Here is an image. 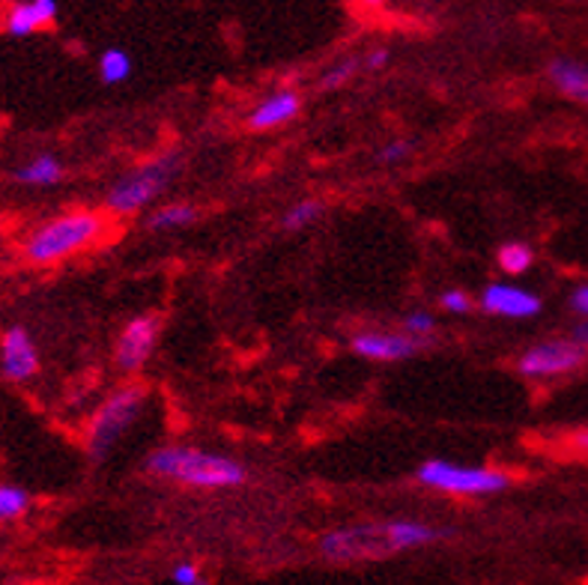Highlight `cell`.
Masks as SVG:
<instances>
[{
	"mask_svg": "<svg viewBox=\"0 0 588 585\" xmlns=\"http://www.w3.org/2000/svg\"><path fill=\"white\" fill-rule=\"evenodd\" d=\"M147 472L200 490H230L248 481V469L239 460L191 445H165L153 451L147 457Z\"/></svg>",
	"mask_w": 588,
	"mask_h": 585,
	"instance_id": "cell-1",
	"label": "cell"
},
{
	"mask_svg": "<svg viewBox=\"0 0 588 585\" xmlns=\"http://www.w3.org/2000/svg\"><path fill=\"white\" fill-rule=\"evenodd\" d=\"M102 234H105V219L99 212H63L30 231V236L24 239V258L36 266H48L96 246Z\"/></svg>",
	"mask_w": 588,
	"mask_h": 585,
	"instance_id": "cell-2",
	"label": "cell"
},
{
	"mask_svg": "<svg viewBox=\"0 0 588 585\" xmlns=\"http://www.w3.org/2000/svg\"><path fill=\"white\" fill-rule=\"evenodd\" d=\"M183 171V155L179 152H162L141 167H135L129 174L111 183L105 191V207L114 215H132V212L147 210L155 198H162L171 183Z\"/></svg>",
	"mask_w": 588,
	"mask_h": 585,
	"instance_id": "cell-3",
	"label": "cell"
},
{
	"mask_svg": "<svg viewBox=\"0 0 588 585\" xmlns=\"http://www.w3.org/2000/svg\"><path fill=\"white\" fill-rule=\"evenodd\" d=\"M143 403H147V388L138 386V383H129V386L117 388L114 395H108L105 403L96 410L90 431H87V451L93 460L108 457V451L120 443V436L138 422Z\"/></svg>",
	"mask_w": 588,
	"mask_h": 585,
	"instance_id": "cell-4",
	"label": "cell"
},
{
	"mask_svg": "<svg viewBox=\"0 0 588 585\" xmlns=\"http://www.w3.org/2000/svg\"><path fill=\"white\" fill-rule=\"evenodd\" d=\"M415 478L422 487L430 490L451 493V496H493L511 487L502 469H487V466H458L451 460H424L422 466L415 469Z\"/></svg>",
	"mask_w": 588,
	"mask_h": 585,
	"instance_id": "cell-5",
	"label": "cell"
},
{
	"mask_svg": "<svg viewBox=\"0 0 588 585\" xmlns=\"http://www.w3.org/2000/svg\"><path fill=\"white\" fill-rule=\"evenodd\" d=\"M320 552L329 562H365V559H389L395 547L389 540L386 523L335 528L320 538Z\"/></svg>",
	"mask_w": 588,
	"mask_h": 585,
	"instance_id": "cell-6",
	"label": "cell"
},
{
	"mask_svg": "<svg viewBox=\"0 0 588 585\" xmlns=\"http://www.w3.org/2000/svg\"><path fill=\"white\" fill-rule=\"evenodd\" d=\"M588 359L586 347L571 338H550L523 350L517 359V374L526 379H553L583 368Z\"/></svg>",
	"mask_w": 588,
	"mask_h": 585,
	"instance_id": "cell-7",
	"label": "cell"
},
{
	"mask_svg": "<svg viewBox=\"0 0 588 585\" xmlns=\"http://www.w3.org/2000/svg\"><path fill=\"white\" fill-rule=\"evenodd\" d=\"M159 335H162V316L153 314V311H150V314L132 316L129 323L120 328L117 350H114L120 371H123V374L141 371L143 364L150 362V356H153Z\"/></svg>",
	"mask_w": 588,
	"mask_h": 585,
	"instance_id": "cell-8",
	"label": "cell"
},
{
	"mask_svg": "<svg viewBox=\"0 0 588 585\" xmlns=\"http://www.w3.org/2000/svg\"><path fill=\"white\" fill-rule=\"evenodd\" d=\"M478 308L484 314L505 316V320H529V316L541 314L543 302L538 292L526 290V287L496 282L484 287V292L478 296Z\"/></svg>",
	"mask_w": 588,
	"mask_h": 585,
	"instance_id": "cell-9",
	"label": "cell"
},
{
	"mask_svg": "<svg viewBox=\"0 0 588 585\" xmlns=\"http://www.w3.org/2000/svg\"><path fill=\"white\" fill-rule=\"evenodd\" d=\"M0 374L10 383H27L39 374V350L30 332L24 326H12L0 338Z\"/></svg>",
	"mask_w": 588,
	"mask_h": 585,
	"instance_id": "cell-10",
	"label": "cell"
},
{
	"mask_svg": "<svg viewBox=\"0 0 588 585\" xmlns=\"http://www.w3.org/2000/svg\"><path fill=\"white\" fill-rule=\"evenodd\" d=\"M350 350L359 359L367 362H403L418 352V340L406 335V332H379V328H367L359 332L350 340Z\"/></svg>",
	"mask_w": 588,
	"mask_h": 585,
	"instance_id": "cell-11",
	"label": "cell"
},
{
	"mask_svg": "<svg viewBox=\"0 0 588 585\" xmlns=\"http://www.w3.org/2000/svg\"><path fill=\"white\" fill-rule=\"evenodd\" d=\"M299 111H302V96L290 90V87H284V90L263 96L258 105L248 111L246 126L251 132L282 129L290 120L299 117Z\"/></svg>",
	"mask_w": 588,
	"mask_h": 585,
	"instance_id": "cell-12",
	"label": "cell"
},
{
	"mask_svg": "<svg viewBox=\"0 0 588 585\" xmlns=\"http://www.w3.org/2000/svg\"><path fill=\"white\" fill-rule=\"evenodd\" d=\"M58 18V0H22L7 15V34L30 36Z\"/></svg>",
	"mask_w": 588,
	"mask_h": 585,
	"instance_id": "cell-13",
	"label": "cell"
},
{
	"mask_svg": "<svg viewBox=\"0 0 588 585\" xmlns=\"http://www.w3.org/2000/svg\"><path fill=\"white\" fill-rule=\"evenodd\" d=\"M547 78H550V84H553L559 94L588 108V66L586 63H579V60H571V58H555L553 63L547 66Z\"/></svg>",
	"mask_w": 588,
	"mask_h": 585,
	"instance_id": "cell-14",
	"label": "cell"
},
{
	"mask_svg": "<svg viewBox=\"0 0 588 585\" xmlns=\"http://www.w3.org/2000/svg\"><path fill=\"white\" fill-rule=\"evenodd\" d=\"M386 528H389V540L395 552L422 550V547H430L434 540L442 538L439 528L427 526L422 520H386Z\"/></svg>",
	"mask_w": 588,
	"mask_h": 585,
	"instance_id": "cell-15",
	"label": "cell"
},
{
	"mask_svg": "<svg viewBox=\"0 0 588 585\" xmlns=\"http://www.w3.org/2000/svg\"><path fill=\"white\" fill-rule=\"evenodd\" d=\"M63 162L54 159V155H36L27 164H22L18 171H15V183H22V186H34V188H48V186H58L60 179H63Z\"/></svg>",
	"mask_w": 588,
	"mask_h": 585,
	"instance_id": "cell-16",
	"label": "cell"
},
{
	"mask_svg": "<svg viewBox=\"0 0 588 585\" xmlns=\"http://www.w3.org/2000/svg\"><path fill=\"white\" fill-rule=\"evenodd\" d=\"M198 222V207L195 203H165L147 219V227L155 231V234H165V231H179V227H189V224Z\"/></svg>",
	"mask_w": 588,
	"mask_h": 585,
	"instance_id": "cell-17",
	"label": "cell"
},
{
	"mask_svg": "<svg viewBox=\"0 0 588 585\" xmlns=\"http://www.w3.org/2000/svg\"><path fill=\"white\" fill-rule=\"evenodd\" d=\"M132 70H135V60L126 48H105L99 54V78L102 84H123L132 78Z\"/></svg>",
	"mask_w": 588,
	"mask_h": 585,
	"instance_id": "cell-18",
	"label": "cell"
},
{
	"mask_svg": "<svg viewBox=\"0 0 588 585\" xmlns=\"http://www.w3.org/2000/svg\"><path fill=\"white\" fill-rule=\"evenodd\" d=\"M323 212H326V207H323V200H299V203H293L290 210L284 212L282 219V227L284 231H305V227H311V224H317L320 219H323Z\"/></svg>",
	"mask_w": 588,
	"mask_h": 585,
	"instance_id": "cell-19",
	"label": "cell"
},
{
	"mask_svg": "<svg viewBox=\"0 0 588 585\" xmlns=\"http://www.w3.org/2000/svg\"><path fill=\"white\" fill-rule=\"evenodd\" d=\"M365 63L359 58H343L338 60L335 66H329V70L323 72V78H320V90H326V94H331V90H341V87H347V84L353 82L355 72L362 70Z\"/></svg>",
	"mask_w": 588,
	"mask_h": 585,
	"instance_id": "cell-20",
	"label": "cell"
},
{
	"mask_svg": "<svg viewBox=\"0 0 588 585\" xmlns=\"http://www.w3.org/2000/svg\"><path fill=\"white\" fill-rule=\"evenodd\" d=\"M531 263H535V251L526 242H508L499 248V266L508 275H523V272H529Z\"/></svg>",
	"mask_w": 588,
	"mask_h": 585,
	"instance_id": "cell-21",
	"label": "cell"
},
{
	"mask_svg": "<svg viewBox=\"0 0 588 585\" xmlns=\"http://www.w3.org/2000/svg\"><path fill=\"white\" fill-rule=\"evenodd\" d=\"M30 508V493L15 484H0V523L22 516Z\"/></svg>",
	"mask_w": 588,
	"mask_h": 585,
	"instance_id": "cell-22",
	"label": "cell"
},
{
	"mask_svg": "<svg viewBox=\"0 0 588 585\" xmlns=\"http://www.w3.org/2000/svg\"><path fill=\"white\" fill-rule=\"evenodd\" d=\"M403 332L412 338H430L436 332V316L430 311H410L403 316Z\"/></svg>",
	"mask_w": 588,
	"mask_h": 585,
	"instance_id": "cell-23",
	"label": "cell"
},
{
	"mask_svg": "<svg viewBox=\"0 0 588 585\" xmlns=\"http://www.w3.org/2000/svg\"><path fill=\"white\" fill-rule=\"evenodd\" d=\"M412 150H415V144H412L410 138H398V141H389L386 147H379L377 164H383V167H395V164L406 162V159L412 155Z\"/></svg>",
	"mask_w": 588,
	"mask_h": 585,
	"instance_id": "cell-24",
	"label": "cell"
},
{
	"mask_svg": "<svg viewBox=\"0 0 588 585\" xmlns=\"http://www.w3.org/2000/svg\"><path fill=\"white\" fill-rule=\"evenodd\" d=\"M439 304H442V311L446 314H470L472 311V299L466 290H458V287H451V290L442 292V299H439Z\"/></svg>",
	"mask_w": 588,
	"mask_h": 585,
	"instance_id": "cell-25",
	"label": "cell"
},
{
	"mask_svg": "<svg viewBox=\"0 0 588 585\" xmlns=\"http://www.w3.org/2000/svg\"><path fill=\"white\" fill-rule=\"evenodd\" d=\"M171 583H177V585L203 583V580H200V568L195 562H177L174 568H171Z\"/></svg>",
	"mask_w": 588,
	"mask_h": 585,
	"instance_id": "cell-26",
	"label": "cell"
},
{
	"mask_svg": "<svg viewBox=\"0 0 588 585\" xmlns=\"http://www.w3.org/2000/svg\"><path fill=\"white\" fill-rule=\"evenodd\" d=\"M362 63H365V70L383 72L391 63V51H389V48H374V51H371V54H367V58L362 60Z\"/></svg>",
	"mask_w": 588,
	"mask_h": 585,
	"instance_id": "cell-27",
	"label": "cell"
},
{
	"mask_svg": "<svg viewBox=\"0 0 588 585\" xmlns=\"http://www.w3.org/2000/svg\"><path fill=\"white\" fill-rule=\"evenodd\" d=\"M571 308H574L579 316H588V284H583V287L571 292Z\"/></svg>",
	"mask_w": 588,
	"mask_h": 585,
	"instance_id": "cell-28",
	"label": "cell"
},
{
	"mask_svg": "<svg viewBox=\"0 0 588 585\" xmlns=\"http://www.w3.org/2000/svg\"><path fill=\"white\" fill-rule=\"evenodd\" d=\"M571 340H577L579 347H586L588 350V316H583L579 323H574V328H571Z\"/></svg>",
	"mask_w": 588,
	"mask_h": 585,
	"instance_id": "cell-29",
	"label": "cell"
},
{
	"mask_svg": "<svg viewBox=\"0 0 588 585\" xmlns=\"http://www.w3.org/2000/svg\"><path fill=\"white\" fill-rule=\"evenodd\" d=\"M574 445H577L579 451H586L588 455V431H583V434L574 436Z\"/></svg>",
	"mask_w": 588,
	"mask_h": 585,
	"instance_id": "cell-30",
	"label": "cell"
},
{
	"mask_svg": "<svg viewBox=\"0 0 588 585\" xmlns=\"http://www.w3.org/2000/svg\"><path fill=\"white\" fill-rule=\"evenodd\" d=\"M389 0H359V7H365V10H379V7H386Z\"/></svg>",
	"mask_w": 588,
	"mask_h": 585,
	"instance_id": "cell-31",
	"label": "cell"
}]
</instances>
